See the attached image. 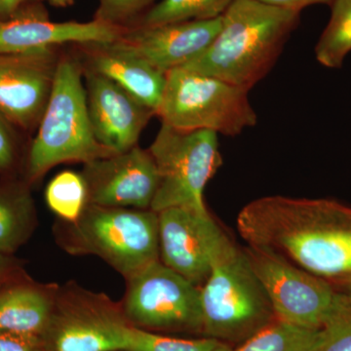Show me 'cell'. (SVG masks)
Instances as JSON below:
<instances>
[{"instance_id":"1","label":"cell","mask_w":351,"mask_h":351,"mask_svg":"<svg viewBox=\"0 0 351 351\" xmlns=\"http://www.w3.org/2000/svg\"><path fill=\"white\" fill-rule=\"evenodd\" d=\"M237 225L249 246L332 282L351 276V207L338 201L265 196L242 208Z\"/></svg>"},{"instance_id":"2","label":"cell","mask_w":351,"mask_h":351,"mask_svg":"<svg viewBox=\"0 0 351 351\" xmlns=\"http://www.w3.org/2000/svg\"><path fill=\"white\" fill-rule=\"evenodd\" d=\"M300 14L258 0H234L211 45L182 68L249 92L274 68Z\"/></svg>"},{"instance_id":"3","label":"cell","mask_w":351,"mask_h":351,"mask_svg":"<svg viewBox=\"0 0 351 351\" xmlns=\"http://www.w3.org/2000/svg\"><path fill=\"white\" fill-rule=\"evenodd\" d=\"M83 76L82 64L75 58L58 61L49 101L25 157L22 177L31 186L60 164H86L117 154L95 138Z\"/></svg>"},{"instance_id":"4","label":"cell","mask_w":351,"mask_h":351,"mask_svg":"<svg viewBox=\"0 0 351 351\" xmlns=\"http://www.w3.org/2000/svg\"><path fill=\"white\" fill-rule=\"evenodd\" d=\"M57 244L69 255L97 256L124 278L159 260L158 213L88 204L73 223L57 219Z\"/></svg>"},{"instance_id":"5","label":"cell","mask_w":351,"mask_h":351,"mask_svg":"<svg viewBox=\"0 0 351 351\" xmlns=\"http://www.w3.org/2000/svg\"><path fill=\"white\" fill-rule=\"evenodd\" d=\"M202 337L237 348L277 319L243 248L228 240L200 288Z\"/></svg>"},{"instance_id":"6","label":"cell","mask_w":351,"mask_h":351,"mask_svg":"<svg viewBox=\"0 0 351 351\" xmlns=\"http://www.w3.org/2000/svg\"><path fill=\"white\" fill-rule=\"evenodd\" d=\"M248 93L213 76L184 68L171 69L166 73L157 117L177 130H210L234 137L257 125Z\"/></svg>"},{"instance_id":"7","label":"cell","mask_w":351,"mask_h":351,"mask_svg":"<svg viewBox=\"0 0 351 351\" xmlns=\"http://www.w3.org/2000/svg\"><path fill=\"white\" fill-rule=\"evenodd\" d=\"M149 151L159 175L152 211L172 207L208 211L205 188L223 163L218 134L177 130L162 124Z\"/></svg>"},{"instance_id":"8","label":"cell","mask_w":351,"mask_h":351,"mask_svg":"<svg viewBox=\"0 0 351 351\" xmlns=\"http://www.w3.org/2000/svg\"><path fill=\"white\" fill-rule=\"evenodd\" d=\"M243 251L269 295L277 319L324 328L350 308V300L331 281L267 249L248 245Z\"/></svg>"},{"instance_id":"9","label":"cell","mask_w":351,"mask_h":351,"mask_svg":"<svg viewBox=\"0 0 351 351\" xmlns=\"http://www.w3.org/2000/svg\"><path fill=\"white\" fill-rule=\"evenodd\" d=\"M125 281L119 302L132 326L168 336L202 337L199 287L159 260Z\"/></svg>"},{"instance_id":"10","label":"cell","mask_w":351,"mask_h":351,"mask_svg":"<svg viewBox=\"0 0 351 351\" xmlns=\"http://www.w3.org/2000/svg\"><path fill=\"white\" fill-rule=\"evenodd\" d=\"M133 329L119 302L69 281L59 285L45 339L52 351H119Z\"/></svg>"},{"instance_id":"11","label":"cell","mask_w":351,"mask_h":351,"mask_svg":"<svg viewBox=\"0 0 351 351\" xmlns=\"http://www.w3.org/2000/svg\"><path fill=\"white\" fill-rule=\"evenodd\" d=\"M159 261L197 287L230 240L209 211L172 207L158 212Z\"/></svg>"},{"instance_id":"12","label":"cell","mask_w":351,"mask_h":351,"mask_svg":"<svg viewBox=\"0 0 351 351\" xmlns=\"http://www.w3.org/2000/svg\"><path fill=\"white\" fill-rule=\"evenodd\" d=\"M58 61L53 48L0 53V114L16 128L29 131L38 126Z\"/></svg>"},{"instance_id":"13","label":"cell","mask_w":351,"mask_h":351,"mask_svg":"<svg viewBox=\"0 0 351 351\" xmlns=\"http://www.w3.org/2000/svg\"><path fill=\"white\" fill-rule=\"evenodd\" d=\"M82 175L88 203L103 207L151 209L159 186L154 157L138 145L84 164Z\"/></svg>"},{"instance_id":"14","label":"cell","mask_w":351,"mask_h":351,"mask_svg":"<svg viewBox=\"0 0 351 351\" xmlns=\"http://www.w3.org/2000/svg\"><path fill=\"white\" fill-rule=\"evenodd\" d=\"M83 75L95 138L115 154L133 149L154 112L107 76L88 68Z\"/></svg>"},{"instance_id":"15","label":"cell","mask_w":351,"mask_h":351,"mask_svg":"<svg viewBox=\"0 0 351 351\" xmlns=\"http://www.w3.org/2000/svg\"><path fill=\"white\" fill-rule=\"evenodd\" d=\"M123 32L121 25L96 19L89 23L52 22L36 4L29 2L0 22V53L48 49L64 43H112Z\"/></svg>"},{"instance_id":"16","label":"cell","mask_w":351,"mask_h":351,"mask_svg":"<svg viewBox=\"0 0 351 351\" xmlns=\"http://www.w3.org/2000/svg\"><path fill=\"white\" fill-rule=\"evenodd\" d=\"M223 16L124 31L119 41L163 73L182 68L200 56L218 36Z\"/></svg>"},{"instance_id":"17","label":"cell","mask_w":351,"mask_h":351,"mask_svg":"<svg viewBox=\"0 0 351 351\" xmlns=\"http://www.w3.org/2000/svg\"><path fill=\"white\" fill-rule=\"evenodd\" d=\"M86 68L107 76L157 115L162 103L166 73L119 40L87 44Z\"/></svg>"},{"instance_id":"18","label":"cell","mask_w":351,"mask_h":351,"mask_svg":"<svg viewBox=\"0 0 351 351\" xmlns=\"http://www.w3.org/2000/svg\"><path fill=\"white\" fill-rule=\"evenodd\" d=\"M59 284L43 283L29 274L0 288V331L45 337Z\"/></svg>"},{"instance_id":"19","label":"cell","mask_w":351,"mask_h":351,"mask_svg":"<svg viewBox=\"0 0 351 351\" xmlns=\"http://www.w3.org/2000/svg\"><path fill=\"white\" fill-rule=\"evenodd\" d=\"M38 226L32 186L24 178L0 181V252L14 255Z\"/></svg>"},{"instance_id":"20","label":"cell","mask_w":351,"mask_h":351,"mask_svg":"<svg viewBox=\"0 0 351 351\" xmlns=\"http://www.w3.org/2000/svg\"><path fill=\"white\" fill-rule=\"evenodd\" d=\"M325 337V327H304L276 319L233 351H316Z\"/></svg>"},{"instance_id":"21","label":"cell","mask_w":351,"mask_h":351,"mask_svg":"<svg viewBox=\"0 0 351 351\" xmlns=\"http://www.w3.org/2000/svg\"><path fill=\"white\" fill-rule=\"evenodd\" d=\"M331 18L316 44L318 63L339 69L351 51V0H334Z\"/></svg>"},{"instance_id":"22","label":"cell","mask_w":351,"mask_h":351,"mask_svg":"<svg viewBox=\"0 0 351 351\" xmlns=\"http://www.w3.org/2000/svg\"><path fill=\"white\" fill-rule=\"evenodd\" d=\"M234 0H161L152 6L140 25H159L223 16Z\"/></svg>"},{"instance_id":"23","label":"cell","mask_w":351,"mask_h":351,"mask_svg":"<svg viewBox=\"0 0 351 351\" xmlns=\"http://www.w3.org/2000/svg\"><path fill=\"white\" fill-rule=\"evenodd\" d=\"M45 199L58 219L66 223L76 221L89 204L82 173L64 171L53 178L46 188Z\"/></svg>"},{"instance_id":"24","label":"cell","mask_w":351,"mask_h":351,"mask_svg":"<svg viewBox=\"0 0 351 351\" xmlns=\"http://www.w3.org/2000/svg\"><path fill=\"white\" fill-rule=\"evenodd\" d=\"M219 343L204 337L177 338L134 327L128 345L119 351H212Z\"/></svg>"},{"instance_id":"25","label":"cell","mask_w":351,"mask_h":351,"mask_svg":"<svg viewBox=\"0 0 351 351\" xmlns=\"http://www.w3.org/2000/svg\"><path fill=\"white\" fill-rule=\"evenodd\" d=\"M10 122L0 114V176L22 177L27 152L23 151L19 134Z\"/></svg>"},{"instance_id":"26","label":"cell","mask_w":351,"mask_h":351,"mask_svg":"<svg viewBox=\"0 0 351 351\" xmlns=\"http://www.w3.org/2000/svg\"><path fill=\"white\" fill-rule=\"evenodd\" d=\"M152 0H100L96 20L120 25L149 5Z\"/></svg>"},{"instance_id":"27","label":"cell","mask_w":351,"mask_h":351,"mask_svg":"<svg viewBox=\"0 0 351 351\" xmlns=\"http://www.w3.org/2000/svg\"><path fill=\"white\" fill-rule=\"evenodd\" d=\"M326 337L316 351H351V307L325 326Z\"/></svg>"},{"instance_id":"28","label":"cell","mask_w":351,"mask_h":351,"mask_svg":"<svg viewBox=\"0 0 351 351\" xmlns=\"http://www.w3.org/2000/svg\"><path fill=\"white\" fill-rule=\"evenodd\" d=\"M0 351H52L45 337L0 331Z\"/></svg>"},{"instance_id":"29","label":"cell","mask_w":351,"mask_h":351,"mask_svg":"<svg viewBox=\"0 0 351 351\" xmlns=\"http://www.w3.org/2000/svg\"><path fill=\"white\" fill-rule=\"evenodd\" d=\"M25 274L23 261L0 252V288Z\"/></svg>"},{"instance_id":"30","label":"cell","mask_w":351,"mask_h":351,"mask_svg":"<svg viewBox=\"0 0 351 351\" xmlns=\"http://www.w3.org/2000/svg\"><path fill=\"white\" fill-rule=\"evenodd\" d=\"M269 5L286 9V10L300 12L306 7L315 5V4H328L331 6L334 0H258Z\"/></svg>"},{"instance_id":"31","label":"cell","mask_w":351,"mask_h":351,"mask_svg":"<svg viewBox=\"0 0 351 351\" xmlns=\"http://www.w3.org/2000/svg\"><path fill=\"white\" fill-rule=\"evenodd\" d=\"M29 0H0V22L18 12Z\"/></svg>"},{"instance_id":"32","label":"cell","mask_w":351,"mask_h":351,"mask_svg":"<svg viewBox=\"0 0 351 351\" xmlns=\"http://www.w3.org/2000/svg\"><path fill=\"white\" fill-rule=\"evenodd\" d=\"M332 283L334 284L335 287L338 289L339 292L346 295L351 301V276L341 279V280L332 281Z\"/></svg>"},{"instance_id":"33","label":"cell","mask_w":351,"mask_h":351,"mask_svg":"<svg viewBox=\"0 0 351 351\" xmlns=\"http://www.w3.org/2000/svg\"><path fill=\"white\" fill-rule=\"evenodd\" d=\"M212 351H233V348L232 346L225 345V343H219V345Z\"/></svg>"},{"instance_id":"34","label":"cell","mask_w":351,"mask_h":351,"mask_svg":"<svg viewBox=\"0 0 351 351\" xmlns=\"http://www.w3.org/2000/svg\"><path fill=\"white\" fill-rule=\"evenodd\" d=\"M50 1L55 4V5L64 6L69 4L71 0H50Z\"/></svg>"}]
</instances>
